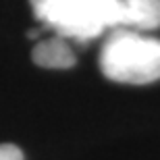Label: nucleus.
I'll list each match as a JSON object with an SVG mask.
<instances>
[{"label": "nucleus", "instance_id": "nucleus-1", "mask_svg": "<svg viewBox=\"0 0 160 160\" xmlns=\"http://www.w3.org/2000/svg\"><path fill=\"white\" fill-rule=\"evenodd\" d=\"M33 17L52 36L92 42L114 29H127L125 0H29Z\"/></svg>", "mask_w": 160, "mask_h": 160}, {"label": "nucleus", "instance_id": "nucleus-2", "mask_svg": "<svg viewBox=\"0 0 160 160\" xmlns=\"http://www.w3.org/2000/svg\"><path fill=\"white\" fill-rule=\"evenodd\" d=\"M100 71L117 83L146 85L160 79V40L143 31L114 29L104 40Z\"/></svg>", "mask_w": 160, "mask_h": 160}, {"label": "nucleus", "instance_id": "nucleus-3", "mask_svg": "<svg viewBox=\"0 0 160 160\" xmlns=\"http://www.w3.org/2000/svg\"><path fill=\"white\" fill-rule=\"evenodd\" d=\"M31 56H33V62L44 69H71L75 65V52L71 48V42L58 36L40 40Z\"/></svg>", "mask_w": 160, "mask_h": 160}, {"label": "nucleus", "instance_id": "nucleus-4", "mask_svg": "<svg viewBox=\"0 0 160 160\" xmlns=\"http://www.w3.org/2000/svg\"><path fill=\"white\" fill-rule=\"evenodd\" d=\"M127 29L156 31L160 29V0H125Z\"/></svg>", "mask_w": 160, "mask_h": 160}, {"label": "nucleus", "instance_id": "nucleus-5", "mask_svg": "<svg viewBox=\"0 0 160 160\" xmlns=\"http://www.w3.org/2000/svg\"><path fill=\"white\" fill-rule=\"evenodd\" d=\"M0 160H25V156L15 143H0Z\"/></svg>", "mask_w": 160, "mask_h": 160}]
</instances>
